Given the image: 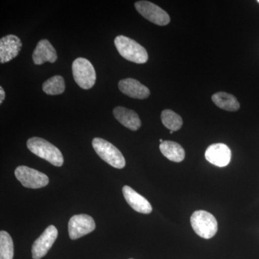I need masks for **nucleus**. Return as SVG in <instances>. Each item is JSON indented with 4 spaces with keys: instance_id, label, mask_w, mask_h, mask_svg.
<instances>
[{
    "instance_id": "obj_11",
    "label": "nucleus",
    "mask_w": 259,
    "mask_h": 259,
    "mask_svg": "<svg viewBox=\"0 0 259 259\" xmlns=\"http://www.w3.org/2000/svg\"><path fill=\"white\" fill-rule=\"evenodd\" d=\"M22 42L16 35H8L0 40V62H9L18 56L21 50Z\"/></svg>"
},
{
    "instance_id": "obj_23",
    "label": "nucleus",
    "mask_w": 259,
    "mask_h": 259,
    "mask_svg": "<svg viewBox=\"0 0 259 259\" xmlns=\"http://www.w3.org/2000/svg\"><path fill=\"white\" fill-rule=\"evenodd\" d=\"M258 3H259V0H258Z\"/></svg>"
},
{
    "instance_id": "obj_4",
    "label": "nucleus",
    "mask_w": 259,
    "mask_h": 259,
    "mask_svg": "<svg viewBox=\"0 0 259 259\" xmlns=\"http://www.w3.org/2000/svg\"><path fill=\"white\" fill-rule=\"evenodd\" d=\"M93 146L98 156L110 166L116 168H123L125 166L123 155L108 141L101 138H95L93 141Z\"/></svg>"
},
{
    "instance_id": "obj_21",
    "label": "nucleus",
    "mask_w": 259,
    "mask_h": 259,
    "mask_svg": "<svg viewBox=\"0 0 259 259\" xmlns=\"http://www.w3.org/2000/svg\"><path fill=\"white\" fill-rule=\"evenodd\" d=\"M5 98V93L3 88H0V103H3Z\"/></svg>"
},
{
    "instance_id": "obj_20",
    "label": "nucleus",
    "mask_w": 259,
    "mask_h": 259,
    "mask_svg": "<svg viewBox=\"0 0 259 259\" xmlns=\"http://www.w3.org/2000/svg\"><path fill=\"white\" fill-rule=\"evenodd\" d=\"M14 245L9 233L0 232V259H13Z\"/></svg>"
},
{
    "instance_id": "obj_1",
    "label": "nucleus",
    "mask_w": 259,
    "mask_h": 259,
    "mask_svg": "<svg viewBox=\"0 0 259 259\" xmlns=\"http://www.w3.org/2000/svg\"><path fill=\"white\" fill-rule=\"evenodd\" d=\"M27 146L32 153L47 160L54 166H61L64 163V157L60 150L47 140L37 137L31 138L27 142Z\"/></svg>"
},
{
    "instance_id": "obj_16",
    "label": "nucleus",
    "mask_w": 259,
    "mask_h": 259,
    "mask_svg": "<svg viewBox=\"0 0 259 259\" xmlns=\"http://www.w3.org/2000/svg\"><path fill=\"white\" fill-rule=\"evenodd\" d=\"M159 148L162 154L170 161L179 163L185 159V150L181 145L176 142L165 141L160 144Z\"/></svg>"
},
{
    "instance_id": "obj_5",
    "label": "nucleus",
    "mask_w": 259,
    "mask_h": 259,
    "mask_svg": "<svg viewBox=\"0 0 259 259\" xmlns=\"http://www.w3.org/2000/svg\"><path fill=\"white\" fill-rule=\"evenodd\" d=\"M72 72L76 83L83 90H90L96 81V72L93 65L84 58L75 59Z\"/></svg>"
},
{
    "instance_id": "obj_13",
    "label": "nucleus",
    "mask_w": 259,
    "mask_h": 259,
    "mask_svg": "<svg viewBox=\"0 0 259 259\" xmlns=\"http://www.w3.org/2000/svg\"><path fill=\"white\" fill-rule=\"evenodd\" d=\"M122 193L126 202L136 212L143 214H149L152 212V207L147 199L142 195L136 192L128 186H124Z\"/></svg>"
},
{
    "instance_id": "obj_22",
    "label": "nucleus",
    "mask_w": 259,
    "mask_h": 259,
    "mask_svg": "<svg viewBox=\"0 0 259 259\" xmlns=\"http://www.w3.org/2000/svg\"><path fill=\"white\" fill-rule=\"evenodd\" d=\"M173 133H174V131H170V134H173Z\"/></svg>"
},
{
    "instance_id": "obj_9",
    "label": "nucleus",
    "mask_w": 259,
    "mask_h": 259,
    "mask_svg": "<svg viewBox=\"0 0 259 259\" xmlns=\"http://www.w3.org/2000/svg\"><path fill=\"white\" fill-rule=\"evenodd\" d=\"M58 237V231L55 226L48 227L41 236L34 242L32 246L33 259H40L47 254Z\"/></svg>"
},
{
    "instance_id": "obj_19",
    "label": "nucleus",
    "mask_w": 259,
    "mask_h": 259,
    "mask_svg": "<svg viewBox=\"0 0 259 259\" xmlns=\"http://www.w3.org/2000/svg\"><path fill=\"white\" fill-rule=\"evenodd\" d=\"M161 117L163 125L174 132L179 131L183 125V120L181 116L174 112L173 110H163L162 112Z\"/></svg>"
},
{
    "instance_id": "obj_10",
    "label": "nucleus",
    "mask_w": 259,
    "mask_h": 259,
    "mask_svg": "<svg viewBox=\"0 0 259 259\" xmlns=\"http://www.w3.org/2000/svg\"><path fill=\"white\" fill-rule=\"evenodd\" d=\"M207 161L214 166L224 167L229 164L231 151L224 144H214L209 146L204 153Z\"/></svg>"
},
{
    "instance_id": "obj_17",
    "label": "nucleus",
    "mask_w": 259,
    "mask_h": 259,
    "mask_svg": "<svg viewBox=\"0 0 259 259\" xmlns=\"http://www.w3.org/2000/svg\"><path fill=\"white\" fill-rule=\"evenodd\" d=\"M212 102L218 107L229 112L237 111L240 108V104L236 97L226 93H218L212 96Z\"/></svg>"
},
{
    "instance_id": "obj_7",
    "label": "nucleus",
    "mask_w": 259,
    "mask_h": 259,
    "mask_svg": "<svg viewBox=\"0 0 259 259\" xmlns=\"http://www.w3.org/2000/svg\"><path fill=\"white\" fill-rule=\"evenodd\" d=\"M135 7L140 14L151 23L160 26L169 23L170 17L168 13L154 3L148 1H139L135 3Z\"/></svg>"
},
{
    "instance_id": "obj_18",
    "label": "nucleus",
    "mask_w": 259,
    "mask_h": 259,
    "mask_svg": "<svg viewBox=\"0 0 259 259\" xmlns=\"http://www.w3.org/2000/svg\"><path fill=\"white\" fill-rule=\"evenodd\" d=\"M65 88L64 79L61 76H53L42 83V90L49 95H61L64 93Z\"/></svg>"
},
{
    "instance_id": "obj_8",
    "label": "nucleus",
    "mask_w": 259,
    "mask_h": 259,
    "mask_svg": "<svg viewBox=\"0 0 259 259\" xmlns=\"http://www.w3.org/2000/svg\"><path fill=\"white\" fill-rule=\"evenodd\" d=\"M68 228L70 238L76 240L95 231L96 225L91 216L81 214L71 217Z\"/></svg>"
},
{
    "instance_id": "obj_15",
    "label": "nucleus",
    "mask_w": 259,
    "mask_h": 259,
    "mask_svg": "<svg viewBox=\"0 0 259 259\" xmlns=\"http://www.w3.org/2000/svg\"><path fill=\"white\" fill-rule=\"evenodd\" d=\"M113 115L116 120L131 131H138L141 127V119L134 110L123 107H116L113 110Z\"/></svg>"
},
{
    "instance_id": "obj_24",
    "label": "nucleus",
    "mask_w": 259,
    "mask_h": 259,
    "mask_svg": "<svg viewBox=\"0 0 259 259\" xmlns=\"http://www.w3.org/2000/svg\"><path fill=\"white\" fill-rule=\"evenodd\" d=\"M130 259H133V258H130Z\"/></svg>"
},
{
    "instance_id": "obj_12",
    "label": "nucleus",
    "mask_w": 259,
    "mask_h": 259,
    "mask_svg": "<svg viewBox=\"0 0 259 259\" xmlns=\"http://www.w3.org/2000/svg\"><path fill=\"white\" fill-rule=\"evenodd\" d=\"M118 88L124 95L132 98L144 100L150 95V90L147 87L132 78L120 80Z\"/></svg>"
},
{
    "instance_id": "obj_3",
    "label": "nucleus",
    "mask_w": 259,
    "mask_h": 259,
    "mask_svg": "<svg viewBox=\"0 0 259 259\" xmlns=\"http://www.w3.org/2000/svg\"><path fill=\"white\" fill-rule=\"evenodd\" d=\"M190 222L194 231L204 239L212 238L217 233V220L207 211H195L191 216Z\"/></svg>"
},
{
    "instance_id": "obj_6",
    "label": "nucleus",
    "mask_w": 259,
    "mask_h": 259,
    "mask_svg": "<svg viewBox=\"0 0 259 259\" xmlns=\"http://www.w3.org/2000/svg\"><path fill=\"white\" fill-rule=\"evenodd\" d=\"M15 175L22 185L27 188H42L49 183V177L45 174L28 166H18L15 169Z\"/></svg>"
},
{
    "instance_id": "obj_14",
    "label": "nucleus",
    "mask_w": 259,
    "mask_h": 259,
    "mask_svg": "<svg viewBox=\"0 0 259 259\" xmlns=\"http://www.w3.org/2000/svg\"><path fill=\"white\" fill-rule=\"evenodd\" d=\"M58 56L56 49L47 39H42L37 42L36 48L32 54L34 64L41 65L45 62L54 63Z\"/></svg>"
},
{
    "instance_id": "obj_2",
    "label": "nucleus",
    "mask_w": 259,
    "mask_h": 259,
    "mask_svg": "<svg viewBox=\"0 0 259 259\" xmlns=\"http://www.w3.org/2000/svg\"><path fill=\"white\" fill-rule=\"evenodd\" d=\"M115 45L119 54L126 60L139 64L147 62V51L136 40L124 35H119L115 37Z\"/></svg>"
}]
</instances>
